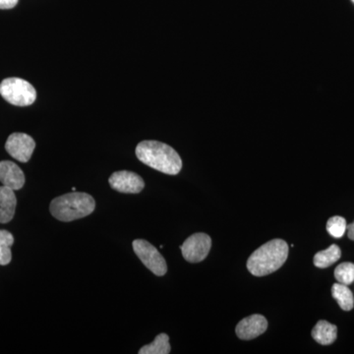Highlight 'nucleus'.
<instances>
[{"label": "nucleus", "mask_w": 354, "mask_h": 354, "mask_svg": "<svg viewBox=\"0 0 354 354\" xmlns=\"http://www.w3.org/2000/svg\"><path fill=\"white\" fill-rule=\"evenodd\" d=\"M136 157L140 162L156 171L176 176L183 169V160L171 146L158 141H143L136 147Z\"/></svg>", "instance_id": "f257e3e1"}, {"label": "nucleus", "mask_w": 354, "mask_h": 354, "mask_svg": "<svg viewBox=\"0 0 354 354\" xmlns=\"http://www.w3.org/2000/svg\"><path fill=\"white\" fill-rule=\"evenodd\" d=\"M288 256V243L283 239H272L254 251L247 261V269L256 277H264L278 271Z\"/></svg>", "instance_id": "f03ea898"}, {"label": "nucleus", "mask_w": 354, "mask_h": 354, "mask_svg": "<svg viewBox=\"0 0 354 354\" xmlns=\"http://www.w3.org/2000/svg\"><path fill=\"white\" fill-rule=\"evenodd\" d=\"M94 198L87 193H67L53 199L50 203V213L58 221H72L85 218L95 211Z\"/></svg>", "instance_id": "7ed1b4c3"}, {"label": "nucleus", "mask_w": 354, "mask_h": 354, "mask_svg": "<svg viewBox=\"0 0 354 354\" xmlns=\"http://www.w3.org/2000/svg\"><path fill=\"white\" fill-rule=\"evenodd\" d=\"M0 95L7 102L16 106H31L37 99V91L34 86L24 79L16 77L2 81Z\"/></svg>", "instance_id": "20e7f679"}, {"label": "nucleus", "mask_w": 354, "mask_h": 354, "mask_svg": "<svg viewBox=\"0 0 354 354\" xmlns=\"http://www.w3.org/2000/svg\"><path fill=\"white\" fill-rule=\"evenodd\" d=\"M132 246L139 259L156 276L162 277L167 274V266L165 258L150 242L144 239H136L133 241Z\"/></svg>", "instance_id": "39448f33"}, {"label": "nucleus", "mask_w": 354, "mask_h": 354, "mask_svg": "<svg viewBox=\"0 0 354 354\" xmlns=\"http://www.w3.org/2000/svg\"><path fill=\"white\" fill-rule=\"evenodd\" d=\"M212 239L206 234H195L188 237L180 246L184 259L189 263H199L206 259L211 250Z\"/></svg>", "instance_id": "423d86ee"}, {"label": "nucleus", "mask_w": 354, "mask_h": 354, "mask_svg": "<svg viewBox=\"0 0 354 354\" xmlns=\"http://www.w3.org/2000/svg\"><path fill=\"white\" fill-rule=\"evenodd\" d=\"M36 148V142L25 133H13L7 139V153L21 162H29Z\"/></svg>", "instance_id": "0eeeda50"}, {"label": "nucleus", "mask_w": 354, "mask_h": 354, "mask_svg": "<svg viewBox=\"0 0 354 354\" xmlns=\"http://www.w3.org/2000/svg\"><path fill=\"white\" fill-rule=\"evenodd\" d=\"M109 183L113 189L127 194H138L145 187L141 176L128 171L114 172L109 177Z\"/></svg>", "instance_id": "6e6552de"}, {"label": "nucleus", "mask_w": 354, "mask_h": 354, "mask_svg": "<svg viewBox=\"0 0 354 354\" xmlns=\"http://www.w3.org/2000/svg\"><path fill=\"white\" fill-rule=\"evenodd\" d=\"M267 328V319L259 314H254V315L246 317L237 324L235 333L239 339L249 341L264 334Z\"/></svg>", "instance_id": "1a4fd4ad"}, {"label": "nucleus", "mask_w": 354, "mask_h": 354, "mask_svg": "<svg viewBox=\"0 0 354 354\" xmlns=\"http://www.w3.org/2000/svg\"><path fill=\"white\" fill-rule=\"evenodd\" d=\"M0 183L6 187L20 190L25 184V174L15 162L10 160L0 162Z\"/></svg>", "instance_id": "9d476101"}, {"label": "nucleus", "mask_w": 354, "mask_h": 354, "mask_svg": "<svg viewBox=\"0 0 354 354\" xmlns=\"http://www.w3.org/2000/svg\"><path fill=\"white\" fill-rule=\"evenodd\" d=\"M16 205L17 199L14 190L4 185L0 186V223H7L12 220Z\"/></svg>", "instance_id": "9b49d317"}, {"label": "nucleus", "mask_w": 354, "mask_h": 354, "mask_svg": "<svg viewBox=\"0 0 354 354\" xmlns=\"http://www.w3.org/2000/svg\"><path fill=\"white\" fill-rule=\"evenodd\" d=\"M337 326L327 321H319L312 330V337L318 344L329 346L337 339Z\"/></svg>", "instance_id": "f8f14e48"}, {"label": "nucleus", "mask_w": 354, "mask_h": 354, "mask_svg": "<svg viewBox=\"0 0 354 354\" xmlns=\"http://www.w3.org/2000/svg\"><path fill=\"white\" fill-rule=\"evenodd\" d=\"M342 256L341 248L339 246L333 244L326 250L320 251L314 256V265L316 267L325 269L330 267L335 262L339 260Z\"/></svg>", "instance_id": "ddd939ff"}, {"label": "nucleus", "mask_w": 354, "mask_h": 354, "mask_svg": "<svg viewBox=\"0 0 354 354\" xmlns=\"http://www.w3.org/2000/svg\"><path fill=\"white\" fill-rule=\"evenodd\" d=\"M332 295L339 307L344 311H351L353 308L354 297L348 286L339 283H335L332 288Z\"/></svg>", "instance_id": "4468645a"}, {"label": "nucleus", "mask_w": 354, "mask_h": 354, "mask_svg": "<svg viewBox=\"0 0 354 354\" xmlns=\"http://www.w3.org/2000/svg\"><path fill=\"white\" fill-rule=\"evenodd\" d=\"M171 353L169 337L167 334H160L156 337L152 344L141 348L139 354H169Z\"/></svg>", "instance_id": "2eb2a0df"}, {"label": "nucleus", "mask_w": 354, "mask_h": 354, "mask_svg": "<svg viewBox=\"0 0 354 354\" xmlns=\"http://www.w3.org/2000/svg\"><path fill=\"white\" fill-rule=\"evenodd\" d=\"M14 243V236L7 230H0V265L6 266L12 260L11 246Z\"/></svg>", "instance_id": "dca6fc26"}, {"label": "nucleus", "mask_w": 354, "mask_h": 354, "mask_svg": "<svg viewBox=\"0 0 354 354\" xmlns=\"http://www.w3.org/2000/svg\"><path fill=\"white\" fill-rule=\"evenodd\" d=\"M335 278L342 285H351L354 281V264L346 262L337 266L335 270Z\"/></svg>", "instance_id": "f3484780"}, {"label": "nucleus", "mask_w": 354, "mask_h": 354, "mask_svg": "<svg viewBox=\"0 0 354 354\" xmlns=\"http://www.w3.org/2000/svg\"><path fill=\"white\" fill-rule=\"evenodd\" d=\"M348 230V223L342 216H335L327 223V230L335 239H341Z\"/></svg>", "instance_id": "a211bd4d"}, {"label": "nucleus", "mask_w": 354, "mask_h": 354, "mask_svg": "<svg viewBox=\"0 0 354 354\" xmlns=\"http://www.w3.org/2000/svg\"><path fill=\"white\" fill-rule=\"evenodd\" d=\"M19 0H0V9H12Z\"/></svg>", "instance_id": "6ab92c4d"}, {"label": "nucleus", "mask_w": 354, "mask_h": 354, "mask_svg": "<svg viewBox=\"0 0 354 354\" xmlns=\"http://www.w3.org/2000/svg\"><path fill=\"white\" fill-rule=\"evenodd\" d=\"M348 230V239L354 241V221L348 225V230Z\"/></svg>", "instance_id": "aec40b11"}, {"label": "nucleus", "mask_w": 354, "mask_h": 354, "mask_svg": "<svg viewBox=\"0 0 354 354\" xmlns=\"http://www.w3.org/2000/svg\"><path fill=\"white\" fill-rule=\"evenodd\" d=\"M351 1H353V3H354V0H351Z\"/></svg>", "instance_id": "412c9836"}]
</instances>
